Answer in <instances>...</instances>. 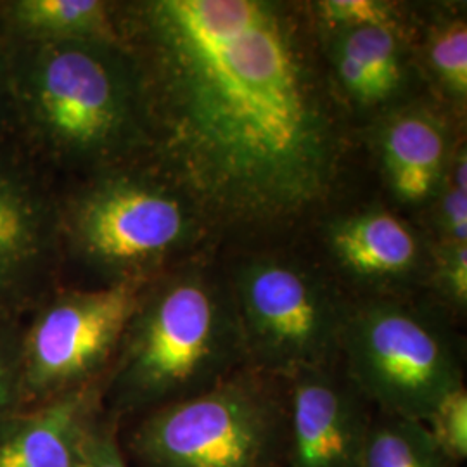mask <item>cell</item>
<instances>
[{
    "label": "cell",
    "mask_w": 467,
    "mask_h": 467,
    "mask_svg": "<svg viewBox=\"0 0 467 467\" xmlns=\"http://www.w3.org/2000/svg\"><path fill=\"white\" fill-rule=\"evenodd\" d=\"M150 113V160L210 229L308 215L341 177L347 135L308 23L268 0L118 7Z\"/></svg>",
    "instance_id": "obj_1"
},
{
    "label": "cell",
    "mask_w": 467,
    "mask_h": 467,
    "mask_svg": "<svg viewBox=\"0 0 467 467\" xmlns=\"http://www.w3.org/2000/svg\"><path fill=\"white\" fill-rule=\"evenodd\" d=\"M15 139L59 182L150 156L139 65L123 44L16 46Z\"/></svg>",
    "instance_id": "obj_2"
},
{
    "label": "cell",
    "mask_w": 467,
    "mask_h": 467,
    "mask_svg": "<svg viewBox=\"0 0 467 467\" xmlns=\"http://www.w3.org/2000/svg\"><path fill=\"white\" fill-rule=\"evenodd\" d=\"M246 368L229 279L187 260L146 284L104 378V412L140 418Z\"/></svg>",
    "instance_id": "obj_3"
},
{
    "label": "cell",
    "mask_w": 467,
    "mask_h": 467,
    "mask_svg": "<svg viewBox=\"0 0 467 467\" xmlns=\"http://www.w3.org/2000/svg\"><path fill=\"white\" fill-rule=\"evenodd\" d=\"M59 217L67 264L102 285L150 283L187 262L210 229L148 158L59 184Z\"/></svg>",
    "instance_id": "obj_4"
},
{
    "label": "cell",
    "mask_w": 467,
    "mask_h": 467,
    "mask_svg": "<svg viewBox=\"0 0 467 467\" xmlns=\"http://www.w3.org/2000/svg\"><path fill=\"white\" fill-rule=\"evenodd\" d=\"M129 451L140 467H287L285 381L243 368L196 397L140 416Z\"/></svg>",
    "instance_id": "obj_5"
},
{
    "label": "cell",
    "mask_w": 467,
    "mask_h": 467,
    "mask_svg": "<svg viewBox=\"0 0 467 467\" xmlns=\"http://www.w3.org/2000/svg\"><path fill=\"white\" fill-rule=\"evenodd\" d=\"M339 364L376 412L422 424L464 386L461 350L445 320L399 298L351 305Z\"/></svg>",
    "instance_id": "obj_6"
},
{
    "label": "cell",
    "mask_w": 467,
    "mask_h": 467,
    "mask_svg": "<svg viewBox=\"0 0 467 467\" xmlns=\"http://www.w3.org/2000/svg\"><path fill=\"white\" fill-rule=\"evenodd\" d=\"M248 368L287 379L339 362L350 303L320 272L283 256H256L231 277Z\"/></svg>",
    "instance_id": "obj_7"
},
{
    "label": "cell",
    "mask_w": 467,
    "mask_h": 467,
    "mask_svg": "<svg viewBox=\"0 0 467 467\" xmlns=\"http://www.w3.org/2000/svg\"><path fill=\"white\" fill-rule=\"evenodd\" d=\"M148 283L54 289L21 334V407L106 378Z\"/></svg>",
    "instance_id": "obj_8"
},
{
    "label": "cell",
    "mask_w": 467,
    "mask_h": 467,
    "mask_svg": "<svg viewBox=\"0 0 467 467\" xmlns=\"http://www.w3.org/2000/svg\"><path fill=\"white\" fill-rule=\"evenodd\" d=\"M67 267L59 182L21 148L0 140V316L21 318L61 285Z\"/></svg>",
    "instance_id": "obj_9"
},
{
    "label": "cell",
    "mask_w": 467,
    "mask_h": 467,
    "mask_svg": "<svg viewBox=\"0 0 467 467\" xmlns=\"http://www.w3.org/2000/svg\"><path fill=\"white\" fill-rule=\"evenodd\" d=\"M289 407L287 467H357L374 409L339 362L284 379Z\"/></svg>",
    "instance_id": "obj_10"
},
{
    "label": "cell",
    "mask_w": 467,
    "mask_h": 467,
    "mask_svg": "<svg viewBox=\"0 0 467 467\" xmlns=\"http://www.w3.org/2000/svg\"><path fill=\"white\" fill-rule=\"evenodd\" d=\"M326 243L350 279L378 289L416 283L431 256L416 227L381 206L334 218L326 229Z\"/></svg>",
    "instance_id": "obj_11"
},
{
    "label": "cell",
    "mask_w": 467,
    "mask_h": 467,
    "mask_svg": "<svg viewBox=\"0 0 467 467\" xmlns=\"http://www.w3.org/2000/svg\"><path fill=\"white\" fill-rule=\"evenodd\" d=\"M104 412V379L17 409L0 424V467H82Z\"/></svg>",
    "instance_id": "obj_12"
},
{
    "label": "cell",
    "mask_w": 467,
    "mask_h": 467,
    "mask_svg": "<svg viewBox=\"0 0 467 467\" xmlns=\"http://www.w3.org/2000/svg\"><path fill=\"white\" fill-rule=\"evenodd\" d=\"M376 148L393 198L407 206L434 200L457 148L451 125L426 104H399L381 115Z\"/></svg>",
    "instance_id": "obj_13"
},
{
    "label": "cell",
    "mask_w": 467,
    "mask_h": 467,
    "mask_svg": "<svg viewBox=\"0 0 467 467\" xmlns=\"http://www.w3.org/2000/svg\"><path fill=\"white\" fill-rule=\"evenodd\" d=\"M326 56L337 99L364 115L399 106L410 78L400 21L327 34Z\"/></svg>",
    "instance_id": "obj_14"
},
{
    "label": "cell",
    "mask_w": 467,
    "mask_h": 467,
    "mask_svg": "<svg viewBox=\"0 0 467 467\" xmlns=\"http://www.w3.org/2000/svg\"><path fill=\"white\" fill-rule=\"evenodd\" d=\"M118 7L109 0H0V26L15 46L121 44Z\"/></svg>",
    "instance_id": "obj_15"
},
{
    "label": "cell",
    "mask_w": 467,
    "mask_h": 467,
    "mask_svg": "<svg viewBox=\"0 0 467 467\" xmlns=\"http://www.w3.org/2000/svg\"><path fill=\"white\" fill-rule=\"evenodd\" d=\"M422 422L379 414L368 428L357 467H457Z\"/></svg>",
    "instance_id": "obj_16"
},
{
    "label": "cell",
    "mask_w": 467,
    "mask_h": 467,
    "mask_svg": "<svg viewBox=\"0 0 467 467\" xmlns=\"http://www.w3.org/2000/svg\"><path fill=\"white\" fill-rule=\"evenodd\" d=\"M424 63L438 92L455 108L466 109V17L453 15L436 19L424 40Z\"/></svg>",
    "instance_id": "obj_17"
},
{
    "label": "cell",
    "mask_w": 467,
    "mask_h": 467,
    "mask_svg": "<svg viewBox=\"0 0 467 467\" xmlns=\"http://www.w3.org/2000/svg\"><path fill=\"white\" fill-rule=\"evenodd\" d=\"M433 202L436 248L467 244V154L464 144H457L445 179Z\"/></svg>",
    "instance_id": "obj_18"
},
{
    "label": "cell",
    "mask_w": 467,
    "mask_h": 467,
    "mask_svg": "<svg viewBox=\"0 0 467 467\" xmlns=\"http://www.w3.org/2000/svg\"><path fill=\"white\" fill-rule=\"evenodd\" d=\"M310 11L324 35L400 21L397 7L384 0H320Z\"/></svg>",
    "instance_id": "obj_19"
},
{
    "label": "cell",
    "mask_w": 467,
    "mask_h": 467,
    "mask_svg": "<svg viewBox=\"0 0 467 467\" xmlns=\"http://www.w3.org/2000/svg\"><path fill=\"white\" fill-rule=\"evenodd\" d=\"M436 445L461 464L467 457V391L461 386L438 403L431 418L424 422Z\"/></svg>",
    "instance_id": "obj_20"
},
{
    "label": "cell",
    "mask_w": 467,
    "mask_h": 467,
    "mask_svg": "<svg viewBox=\"0 0 467 467\" xmlns=\"http://www.w3.org/2000/svg\"><path fill=\"white\" fill-rule=\"evenodd\" d=\"M21 334L19 318L0 316V424L21 409Z\"/></svg>",
    "instance_id": "obj_21"
},
{
    "label": "cell",
    "mask_w": 467,
    "mask_h": 467,
    "mask_svg": "<svg viewBox=\"0 0 467 467\" xmlns=\"http://www.w3.org/2000/svg\"><path fill=\"white\" fill-rule=\"evenodd\" d=\"M433 277L443 300L464 312L467 305V244L431 248Z\"/></svg>",
    "instance_id": "obj_22"
},
{
    "label": "cell",
    "mask_w": 467,
    "mask_h": 467,
    "mask_svg": "<svg viewBox=\"0 0 467 467\" xmlns=\"http://www.w3.org/2000/svg\"><path fill=\"white\" fill-rule=\"evenodd\" d=\"M117 419L102 412L87 434L82 467H129L117 433Z\"/></svg>",
    "instance_id": "obj_23"
},
{
    "label": "cell",
    "mask_w": 467,
    "mask_h": 467,
    "mask_svg": "<svg viewBox=\"0 0 467 467\" xmlns=\"http://www.w3.org/2000/svg\"><path fill=\"white\" fill-rule=\"evenodd\" d=\"M16 46L0 26V140L15 139L16 92H15Z\"/></svg>",
    "instance_id": "obj_24"
}]
</instances>
